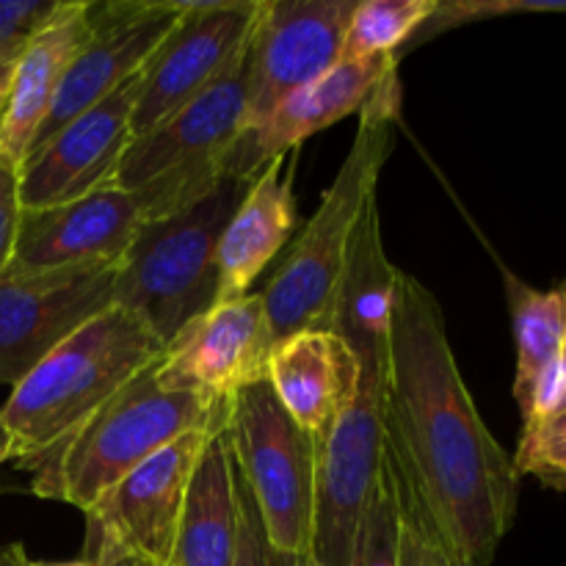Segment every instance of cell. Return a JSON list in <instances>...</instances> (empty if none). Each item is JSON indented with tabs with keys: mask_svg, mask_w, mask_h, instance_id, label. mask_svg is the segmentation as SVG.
<instances>
[{
	"mask_svg": "<svg viewBox=\"0 0 566 566\" xmlns=\"http://www.w3.org/2000/svg\"><path fill=\"white\" fill-rule=\"evenodd\" d=\"M387 354V459L448 547L468 566H490L517 517L520 473L475 409L440 302L401 269Z\"/></svg>",
	"mask_w": 566,
	"mask_h": 566,
	"instance_id": "cell-1",
	"label": "cell"
},
{
	"mask_svg": "<svg viewBox=\"0 0 566 566\" xmlns=\"http://www.w3.org/2000/svg\"><path fill=\"white\" fill-rule=\"evenodd\" d=\"M392 276L396 265L385 254L374 199L359 221L329 326L357 357L359 379L352 403L315 440V512L307 556L315 566H352L359 520L385 462Z\"/></svg>",
	"mask_w": 566,
	"mask_h": 566,
	"instance_id": "cell-2",
	"label": "cell"
},
{
	"mask_svg": "<svg viewBox=\"0 0 566 566\" xmlns=\"http://www.w3.org/2000/svg\"><path fill=\"white\" fill-rule=\"evenodd\" d=\"M401 86L398 75L381 83L359 111V127L340 171L321 197L318 210L291 241L265 282L263 304L274 346L310 329H329L335 298L348 269L354 238L376 199L381 166L392 153Z\"/></svg>",
	"mask_w": 566,
	"mask_h": 566,
	"instance_id": "cell-3",
	"label": "cell"
},
{
	"mask_svg": "<svg viewBox=\"0 0 566 566\" xmlns=\"http://www.w3.org/2000/svg\"><path fill=\"white\" fill-rule=\"evenodd\" d=\"M166 354L138 315L111 304L11 387L0 407L9 462L31 470Z\"/></svg>",
	"mask_w": 566,
	"mask_h": 566,
	"instance_id": "cell-4",
	"label": "cell"
},
{
	"mask_svg": "<svg viewBox=\"0 0 566 566\" xmlns=\"http://www.w3.org/2000/svg\"><path fill=\"white\" fill-rule=\"evenodd\" d=\"M158 363L142 370L28 470L33 495L61 501L86 514L111 486L160 448L186 431L213 423L227 403L208 407L186 392L164 390L155 379Z\"/></svg>",
	"mask_w": 566,
	"mask_h": 566,
	"instance_id": "cell-5",
	"label": "cell"
},
{
	"mask_svg": "<svg viewBox=\"0 0 566 566\" xmlns=\"http://www.w3.org/2000/svg\"><path fill=\"white\" fill-rule=\"evenodd\" d=\"M254 180L221 175L202 199L142 224L122 254L114 304L138 315L166 346L219 302L221 235Z\"/></svg>",
	"mask_w": 566,
	"mask_h": 566,
	"instance_id": "cell-6",
	"label": "cell"
},
{
	"mask_svg": "<svg viewBox=\"0 0 566 566\" xmlns=\"http://www.w3.org/2000/svg\"><path fill=\"white\" fill-rule=\"evenodd\" d=\"M243 130L247 44L213 86L153 130L130 138L108 182L122 191H138L147 221L164 219L213 191Z\"/></svg>",
	"mask_w": 566,
	"mask_h": 566,
	"instance_id": "cell-7",
	"label": "cell"
},
{
	"mask_svg": "<svg viewBox=\"0 0 566 566\" xmlns=\"http://www.w3.org/2000/svg\"><path fill=\"white\" fill-rule=\"evenodd\" d=\"M224 431L269 547L280 556L307 558L315 512V440L282 409L269 379L247 385L230 398Z\"/></svg>",
	"mask_w": 566,
	"mask_h": 566,
	"instance_id": "cell-8",
	"label": "cell"
},
{
	"mask_svg": "<svg viewBox=\"0 0 566 566\" xmlns=\"http://www.w3.org/2000/svg\"><path fill=\"white\" fill-rule=\"evenodd\" d=\"M227 407L213 423L186 431L175 442L138 464L116 486H111L97 506L86 512V545L83 556L94 551H125L153 566H169L175 551L177 525L188 484L197 470L199 453L210 431L224 420Z\"/></svg>",
	"mask_w": 566,
	"mask_h": 566,
	"instance_id": "cell-9",
	"label": "cell"
},
{
	"mask_svg": "<svg viewBox=\"0 0 566 566\" xmlns=\"http://www.w3.org/2000/svg\"><path fill=\"white\" fill-rule=\"evenodd\" d=\"M359 0H263L247 42V130L340 64ZM243 130V133H247Z\"/></svg>",
	"mask_w": 566,
	"mask_h": 566,
	"instance_id": "cell-10",
	"label": "cell"
},
{
	"mask_svg": "<svg viewBox=\"0 0 566 566\" xmlns=\"http://www.w3.org/2000/svg\"><path fill=\"white\" fill-rule=\"evenodd\" d=\"M119 260L0 280V385L25 379L50 352L114 304Z\"/></svg>",
	"mask_w": 566,
	"mask_h": 566,
	"instance_id": "cell-11",
	"label": "cell"
},
{
	"mask_svg": "<svg viewBox=\"0 0 566 566\" xmlns=\"http://www.w3.org/2000/svg\"><path fill=\"white\" fill-rule=\"evenodd\" d=\"M177 0H111L88 3L86 42L61 75L53 105L31 144L36 153L66 122L77 119L144 70L182 14ZM28 153V155H31ZM25 164V160H22Z\"/></svg>",
	"mask_w": 566,
	"mask_h": 566,
	"instance_id": "cell-12",
	"label": "cell"
},
{
	"mask_svg": "<svg viewBox=\"0 0 566 566\" xmlns=\"http://www.w3.org/2000/svg\"><path fill=\"white\" fill-rule=\"evenodd\" d=\"M263 0H193L166 33L142 70L130 136H144L191 99L232 64L252 33Z\"/></svg>",
	"mask_w": 566,
	"mask_h": 566,
	"instance_id": "cell-13",
	"label": "cell"
},
{
	"mask_svg": "<svg viewBox=\"0 0 566 566\" xmlns=\"http://www.w3.org/2000/svg\"><path fill=\"white\" fill-rule=\"evenodd\" d=\"M271 340L263 293L216 302L182 326L155 368L164 390L186 392L208 407L230 403L247 385L265 379Z\"/></svg>",
	"mask_w": 566,
	"mask_h": 566,
	"instance_id": "cell-14",
	"label": "cell"
},
{
	"mask_svg": "<svg viewBox=\"0 0 566 566\" xmlns=\"http://www.w3.org/2000/svg\"><path fill=\"white\" fill-rule=\"evenodd\" d=\"M142 224H147V210L138 191H122L111 182L72 202L22 210L3 276L122 260Z\"/></svg>",
	"mask_w": 566,
	"mask_h": 566,
	"instance_id": "cell-15",
	"label": "cell"
},
{
	"mask_svg": "<svg viewBox=\"0 0 566 566\" xmlns=\"http://www.w3.org/2000/svg\"><path fill=\"white\" fill-rule=\"evenodd\" d=\"M138 86L142 72L28 155L20 166L22 210L72 202L111 180L133 138L130 119Z\"/></svg>",
	"mask_w": 566,
	"mask_h": 566,
	"instance_id": "cell-16",
	"label": "cell"
},
{
	"mask_svg": "<svg viewBox=\"0 0 566 566\" xmlns=\"http://www.w3.org/2000/svg\"><path fill=\"white\" fill-rule=\"evenodd\" d=\"M398 75V53L340 61L310 86L282 99L265 122L243 133L224 160V175L254 180L274 158H285L304 138L359 114L376 88Z\"/></svg>",
	"mask_w": 566,
	"mask_h": 566,
	"instance_id": "cell-17",
	"label": "cell"
},
{
	"mask_svg": "<svg viewBox=\"0 0 566 566\" xmlns=\"http://www.w3.org/2000/svg\"><path fill=\"white\" fill-rule=\"evenodd\" d=\"M265 379L293 423L318 440L352 403L359 365L337 332L310 329L271 348Z\"/></svg>",
	"mask_w": 566,
	"mask_h": 566,
	"instance_id": "cell-18",
	"label": "cell"
},
{
	"mask_svg": "<svg viewBox=\"0 0 566 566\" xmlns=\"http://www.w3.org/2000/svg\"><path fill=\"white\" fill-rule=\"evenodd\" d=\"M88 33V3L64 0L53 17L31 33L17 61L9 103L0 119V164L20 171L22 160L53 105L61 75Z\"/></svg>",
	"mask_w": 566,
	"mask_h": 566,
	"instance_id": "cell-19",
	"label": "cell"
},
{
	"mask_svg": "<svg viewBox=\"0 0 566 566\" xmlns=\"http://www.w3.org/2000/svg\"><path fill=\"white\" fill-rule=\"evenodd\" d=\"M282 164L285 158H274L260 171L224 227L219 243V302L252 293L258 276L291 243L298 213L293 169L282 177Z\"/></svg>",
	"mask_w": 566,
	"mask_h": 566,
	"instance_id": "cell-20",
	"label": "cell"
},
{
	"mask_svg": "<svg viewBox=\"0 0 566 566\" xmlns=\"http://www.w3.org/2000/svg\"><path fill=\"white\" fill-rule=\"evenodd\" d=\"M238 523L235 459L221 420L210 431L188 484L169 566H232L238 553Z\"/></svg>",
	"mask_w": 566,
	"mask_h": 566,
	"instance_id": "cell-21",
	"label": "cell"
},
{
	"mask_svg": "<svg viewBox=\"0 0 566 566\" xmlns=\"http://www.w3.org/2000/svg\"><path fill=\"white\" fill-rule=\"evenodd\" d=\"M503 280H506L514 346H517V374H514L512 390L520 412L525 415L542 376L562 359L566 291H536L506 269H503Z\"/></svg>",
	"mask_w": 566,
	"mask_h": 566,
	"instance_id": "cell-22",
	"label": "cell"
},
{
	"mask_svg": "<svg viewBox=\"0 0 566 566\" xmlns=\"http://www.w3.org/2000/svg\"><path fill=\"white\" fill-rule=\"evenodd\" d=\"M440 9V0H363L343 39L340 61L398 53Z\"/></svg>",
	"mask_w": 566,
	"mask_h": 566,
	"instance_id": "cell-23",
	"label": "cell"
},
{
	"mask_svg": "<svg viewBox=\"0 0 566 566\" xmlns=\"http://www.w3.org/2000/svg\"><path fill=\"white\" fill-rule=\"evenodd\" d=\"M514 468L520 479L534 475L547 490L566 492V398L542 418L523 423Z\"/></svg>",
	"mask_w": 566,
	"mask_h": 566,
	"instance_id": "cell-24",
	"label": "cell"
},
{
	"mask_svg": "<svg viewBox=\"0 0 566 566\" xmlns=\"http://www.w3.org/2000/svg\"><path fill=\"white\" fill-rule=\"evenodd\" d=\"M352 566H398V501L387 457L368 509L359 520Z\"/></svg>",
	"mask_w": 566,
	"mask_h": 566,
	"instance_id": "cell-25",
	"label": "cell"
},
{
	"mask_svg": "<svg viewBox=\"0 0 566 566\" xmlns=\"http://www.w3.org/2000/svg\"><path fill=\"white\" fill-rule=\"evenodd\" d=\"M387 464H390V459H387ZM390 473L398 501V566H468L448 547V542L437 534V528L426 517L420 503L415 501L407 484L398 479L392 464Z\"/></svg>",
	"mask_w": 566,
	"mask_h": 566,
	"instance_id": "cell-26",
	"label": "cell"
},
{
	"mask_svg": "<svg viewBox=\"0 0 566 566\" xmlns=\"http://www.w3.org/2000/svg\"><path fill=\"white\" fill-rule=\"evenodd\" d=\"M235 490H238V514H241V523H238V553H235V564L232 566H274V553H271L269 539H265L258 506H254L252 495H249L238 468H235Z\"/></svg>",
	"mask_w": 566,
	"mask_h": 566,
	"instance_id": "cell-27",
	"label": "cell"
},
{
	"mask_svg": "<svg viewBox=\"0 0 566 566\" xmlns=\"http://www.w3.org/2000/svg\"><path fill=\"white\" fill-rule=\"evenodd\" d=\"M64 0H0V44L36 33Z\"/></svg>",
	"mask_w": 566,
	"mask_h": 566,
	"instance_id": "cell-28",
	"label": "cell"
},
{
	"mask_svg": "<svg viewBox=\"0 0 566 566\" xmlns=\"http://www.w3.org/2000/svg\"><path fill=\"white\" fill-rule=\"evenodd\" d=\"M20 216V171L14 166L0 164V276L6 274L14 254Z\"/></svg>",
	"mask_w": 566,
	"mask_h": 566,
	"instance_id": "cell-29",
	"label": "cell"
},
{
	"mask_svg": "<svg viewBox=\"0 0 566 566\" xmlns=\"http://www.w3.org/2000/svg\"><path fill=\"white\" fill-rule=\"evenodd\" d=\"M28 39H17V42L0 44V119H3L6 103H9V92H11V81H14L17 61H20L22 48H25Z\"/></svg>",
	"mask_w": 566,
	"mask_h": 566,
	"instance_id": "cell-30",
	"label": "cell"
},
{
	"mask_svg": "<svg viewBox=\"0 0 566 566\" xmlns=\"http://www.w3.org/2000/svg\"><path fill=\"white\" fill-rule=\"evenodd\" d=\"M83 562L92 564V566H144V564H147V562H142V558L130 556V553L111 551V547H105V551L88 553V556H83Z\"/></svg>",
	"mask_w": 566,
	"mask_h": 566,
	"instance_id": "cell-31",
	"label": "cell"
},
{
	"mask_svg": "<svg viewBox=\"0 0 566 566\" xmlns=\"http://www.w3.org/2000/svg\"><path fill=\"white\" fill-rule=\"evenodd\" d=\"M28 556L25 547L20 542H11V545H0V566H25Z\"/></svg>",
	"mask_w": 566,
	"mask_h": 566,
	"instance_id": "cell-32",
	"label": "cell"
},
{
	"mask_svg": "<svg viewBox=\"0 0 566 566\" xmlns=\"http://www.w3.org/2000/svg\"><path fill=\"white\" fill-rule=\"evenodd\" d=\"M274 566H315V564L310 562V558H291V556H280V553H274Z\"/></svg>",
	"mask_w": 566,
	"mask_h": 566,
	"instance_id": "cell-33",
	"label": "cell"
},
{
	"mask_svg": "<svg viewBox=\"0 0 566 566\" xmlns=\"http://www.w3.org/2000/svg\"><path fill=\"white\" fill-rule=\"evenodd\" d=\"M9 462V437H6L3 423H0V464Z\"/></svg>",
	"mask_w": 566,
	"mask_h": 566,
	"instance_id": "cell-34",
	"label": "cell"
},
{
	"mask_svg": "<svg viewBox=\"0 0 566 566\" xmlns=\"http://www.w3.org/2000/svg\"><path fill=\"white\" fill-rule=\"evenodd\" d=\"M25 566H92V564H86L81 558V562H66V564H36V562H28Z\"/></svg>",
	"mask_w": 566,
	"mask_h": 566,
	"instance_id": "cell-35",
	"label": "cell"
},
{
	"mask_svg": "<svg viewBox=\"0 0 566 566\" xmlns=\"http://www.w3.org/2000/svg\"><path fill=\"white\" fill-rule=\"evenodd\" d=\"M562 365H564V370H566V335H564V348H562Z\"/></svg>",
	"mask_w": 566,
	"mask_h": 566,
	"instance_id": "cell-36",
	"label": "cell"
},
{
	"mask_svg": "<svg viewBox=\"0 0 566 566\" xmlns=\"http://www.w3.org/2000/svg\"><path fill=\"white\" fill-rule=\"evenodd\" d=\"M144 566H153V564H144Z\"/></svg>",
	"mask_w": 566,
	"mask_h": 566,
	"instance_id": "cell-37",
	"label": "cell"
}]
</instances>
